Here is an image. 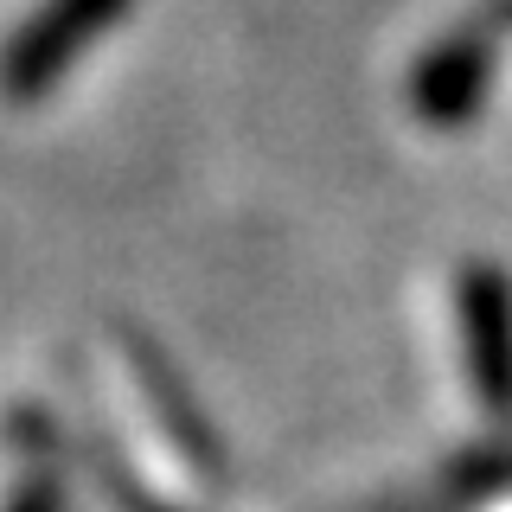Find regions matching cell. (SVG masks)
I'll return each instance as SVG.
<instances>
[{
    "mask_svg": "<svg viewBox=\"0 0 512 512\" xmlns=\"http://www.w3.org/2000/svg\"><path fill=\"white\" fill-rule=\"evenodd\" d=\"M128 7H135V0H45V7L13 32L7 58H0V90H7L13 103L45 96L77 58H84L90 39H103L109 26L128 20Z\"/></svg>",
    "mask_w": 512,
    "mask_h": 512,
    "instance_id": "6da1fadb",
    "label": "cell"
},
{
    "mask_svg": "<svg viewBox=\"0 0 512 512\" xmlns=\"http://www.w3.org/2000/svg\"><path fill=\"white\" fill-rule=\"evenodd\" d=\"M468 340H474V378L493 410H512V308L493 276L468 282Z\"/></svg>",
    "mask_w": 512,
    "mask_h": 512,
    "instance_id": "7a4b0ae2",
    "label": "cell"
},
{
    "mask_svg": "<svg viewBox=\"0 0 512 512\" xmlns=\"http://www.w3.org/2000/svg\"><path fill=\"white\" fill-rule=\"evenodd\" d=\"M20 512H45V506H39V500H32V506H20Z\"/></svg>",
    "mask_w": 512,
    "mask_h": 512,
    "instance_id": "3957f363",
    "label": "cell"
}]
</instances>
